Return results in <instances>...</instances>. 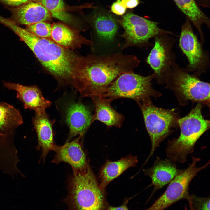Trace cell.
<instances>
[{
  "mask_svg": "<svg viewBox=\"0 0 210 210\" xmlns=\"http://www.w3.org/2000/svg\"><path fill=\"white\" fill-rule=\"evenodd\" d=\"M139 63L135 56L119 53L83 58L71 82L83 97L100 96L118 77L133 72Z\"/></svg>",
  "mask_w": 210,
  "mask_h": 210,
  "instance_id": "1",
  "label": "cell"
},
{
  "mask_svg": "<svg viewBox=\"0 0 210 210\" xmlns=\"http://www.w3.org/2000/svg\"><path fill=\"white\" fill-rule=\"evenodd\" d=\"M14 32L51 75L61 81L71 82L83 58H80L50 38L37 36L20 27L17 28Z\"/></svg>",
  "mask_w": 210,
  "mask_h": 210,
  "instance_id": "2",
  "label": "cell"
},
{
  "mask_svg": "<svg viewBox=\"0 0 210 210\" xmlns=\"http://www.w3.org/2000/svg\"><path fill=\"white\" fill-rule=\"evenodd\" d=\"M65 201L70 210H106L104 190H102L89 162L81 169L73 170Z\"/></svg>",
  "mask_w": 210,
  "mask_h": 210,
  "instance_id": "3",
  "label": "cell"
},
{
  "mask_svg": "<svg viewBox=\"0 0 210 210\" xmlns=\"http://www.w3.org/2000/svg\"><path fill=\"white\" fill-rule=\"evenodd\" d=\"M202 104L198 103L186 116L178 118L180 134L176 138L169 140L166 148L167 157L174 162L183 163L188 155L194 151L201 136L210 128V121L202 115Z\"/></svg>",
  "mask_w": 210,
  "mask_h": 210,
  "instance_id": "4",
  "label": "cell"
},
{
  "mask_svg": "<svg viewBox=\"0 0 210 210\" xmlns=\"http://www.w3.org/2000/svg\"><path fill=\"white\" fill-rule=\"evenodd\" d=\"M165 83L174 91L182 105L191 101L209 107V83L201 80L199 76L189 72L176 63L173 65Z\"/></svg>",
  "mask_w": 210,
  "mask_h": 210,
  "instance_id": "5",
  "label": "cell"
},
{
  "mask_svg": "<svg viewBox=\"0 0 210 210\" xmlns=\"http://www.w3.org/2000/svg\"><path fill=\"white\" fill-rule=\"evenodd\" d=\"M137 103L141 111L151 143V151L146 164L161 142L178 126V115L175 109L158 107L150 100Z\"/></svg>",
  "mask_w": 210,
  "mask_h": 210,
  "instance_id": "6",
  "label": "cell"
},
{
  "mask_svg": "<svg viewBox=\"0 0 210 210\" xmlns=\"http://www.w3.org/2000/svg\"><path fill=\"white\" fill-rule=\"evenodd\" d=\"M155 74L146 76L133 72L123 73L118 77L99 97L113 100L119 98L132 99L137 103L150 100L151 97H157L160 94L151 86V81Z\"/></svg>",
  "mask_w": 210,
  "mask_h": 210,
  "instance_id": "7",
  "label": "cell"
},
{
  "mask_svg": "<svg viewBox=\"0 0 210 210\" xmlns=\"http://www.w3.org/2000/svg\"><path fill=\"white\" fill-rule=\"evenodd\" d=\"M119 22L124 30L120 36L125 41L123 49L132 46H147L152 38L163 34L173 35L160 28L157 22L132 13L124 15Z\"/></svg>",
  "mask_w": 210,
  "mask_h": 210,
  "instance_id": "8",
  "label": "cell"
},
{
  "mask_svg": "<svg viewBox=\"0 0 210 210\" xmlns=\"http://www.w3.org/2000/svg\"><path fill=\"white\" fill-rule=\"evenodd\" d=\"M199 159L192 158L188 167L177 175L169 183L166 190L155 202L146 210H164L176 202L186 199L190 200L189 193L190 184L197 174L206 168L197 166Z\"/></svg>",
  "mask_w": 210,
  "mask_h": 210,
  "instance_id": "9",
  "label": "cell"
},
{
  "mask_svg": "<svg viewBox=\"0 0 210 210\" xmlns=\"http://www.w3.org/2000/svg\"><path fill=\"white\" fill-rule=\"evenodd\" d=\"M179 46L187 59L188 64L185 68L189 72L199 76L209 68L208 51L204 50L202 44L194 33L189 20L187 18L181 26Z\"/></svg>",
  "mask_w": 210,
  "mask_h": 210,
  "instance_id": "10",
  "label": "cell"
},
{
  "mask_svg": "<svg viewBox=\"0 0 210 210\" xmlns=\"http://www.w3.org/2000/svg\"><path fill=\"white\" fill-rule=\"evenodd\" d=\"M168 35L163 34L155 37L154 46L146 60L154 71L155 78L160 83H166L176 63V56L172 50L175 39Z\"/></svg>",
  "mask_w": 210,
  "mask_h": 210,
  "instance_id": "11",
  "label": "cell"
},
{
  "mask_svg": "<svg viewBox=\"0 0 210 210\" xmlns=\"http://www.w3.org/2000/svg\"><path fill=\"white\" fill-rule=\"evenodd\" d=\"M65 114L66 122L69 129L66 142L77 135L82 137L92 123V116L89 108L80 102H74L69 104Z\"/></svg>",
  "mask_w": 210,
  "mask_h": 210,
  "instance_id": "12",
  "label": "cell"
},
{
  "mask_svg": "<svg viewBox=\"0 0 210 210\" xmlns=\"http://www.w3.org/2000/svg\"><path fill=\"white\" fill-rule=\"evenodd\" d=\"M3 85L8 90L16 91V97L23 104L24 108L34 110L35 113L45 112L51 105V102L43 97L40 90L35 85L27 86L5 81Z\"/></svg>",
  "mask_w": 210,
  "mask_h": 210,
  "instance_id": "13",
  "label": "cell"
},
{
  "mask_svg": "<svg viewBox=\"0 0 210 210\" xmlns=\"http://www.w3.org/2000/svg\"><path fill=\"white\" fill-rule=\"evenodd\" d=\"M79 136L71 142H66L62 146L55 145L53 151L55 152L52 162L58 164L64 162L70 164L73 170H77L85 167L88 161L80 141Z\"/></svg>",
  "mask_w": 210,
  "mask_h": 210,
  "instance_id": "14",
  "label": "cell"
},
{
  "mask_svg": "<svg viewBox=\"0 0 210 210\" xmlns=\"http://www.w3.org/2000/svg\"><path fill=\"white\" fill-rule=\"evenodd\" d=\"M12 15L9 19L15 24L27 26L51 19L52 16L41 4L30 2L10 9Z\"/></svg>",
  "mask_w": 210,
  "mask_h": 210,
  "instance_id": "15",
  "label": "cell"
},
{
  "mask_svg": "<svg viewBox=\"0 0 210 210\" xmlns=\"http://www.w3.org/2000/svg\"><path fill=\"white\" fill-rule=\"evenodd\" d=\"M174 162L169 158L162 160L157 157L153 165L144 170L151 180L153 192L169 183L181 172Z\"/></svg>",
  "mask_w": 210,
  "mask_h": 210,
  "instance_id": "16",
  "label": "cell"
},
{
  "mask_svg": "<svg viewBox=\"0 0 210 210\" xmlns=\"http://www.w3.org/2000/svg\"><path fill=\"white\" fill-rule=\"evenodd\" d=\"M32 121L38 138L37 148L42 150L40 160L44 161L48 153L53 150L56 145L52 130L53 122L46 112L39 114L35 113Z\"/></svg>",
  "mask_w": 210,
  "mask_h": 210,
  "instance_id": "17",
  "label": "cell"
},
{
  "mask_svg": "<svg viewBox=\"0 0 210 210\" xmlns=\"http://www.w3.org/2000/svg\"><path fill=\"white\" fill-rule=\"evenodd\" d=\"M138 162L137 157L130 155L116 161L107 160L101 167L99 173V186L104 190L113 179L128 168L135 166Z\"/></svg>",
  "mask_w": 210,
  "mask_h": 210,
  "instance_id": "18",
  "label": "cell"
},
{
  "mask_svg": "<svg viewBox=\"0 0 210 210\" xmlns=\"http://www.w3.org/2000/svg\"><path fill=\"white\" fill-rule=\"evenodd\" d=\"M92 98L95 108L92 123L98 120L109 127H120L123 121L124 117L111 106V103L113 100L99 96Z\"/></svg>",
  "mask_w": 210,
  "mask_h": 210,
  "instance_id": "19",
  "label": "cell"
},
{
  "mask_svg": "<svg viewBox=\"0 0 210 210\" xmlns=\"http://www.w3.org/2000/svg\"><path fill=\"white\" fill-rule=\"evenodd\" d=\"M51 39L67 49L79 47L83 44H92L91 41L81 37L68 26L60 23L52 24Z\"/></svg>",
  "mask_w": 210,
  "mask_h": 210,
  "instance_id": "20",
  "label": "cell"
},
{
  "mask_svg": "<svg viewBox=\"0 0 210 210\" xmlns=\"http://www.w3.org/2000/svg\"><path fill=\"white\" fill-rule=\"evenodd\" d=\"M180 9L185 14L198 31L201 42L205 41L202 26L210 27V20L199 8L194 0H174Z\"/></svg>",
  "mask_w": 210,
  "mask_h": 210,
  "instance_id": "21",
  "label": "cell"
},
{
  "mask_svg": "<svg viewBox=\"0 0 210 210\" xmlns=\"http://www.w3.org/2000/svg\"><path fill=\"white\" fill-rule=\"evenodd\" d=\"M23 123L19 111L8 103L0 102V133L9 134Z\"/></svg>",
  "mask_w": 210,
  "mask_h": 210,
  "instance_id": "22",
  "label": "cell"
},
{
  "mask_svg": "<svg viewBox=\"0 0 210 210\" xmlns=\"http://www.w3.org/2000/svg\"><path fill=\"white\" fill-rule=\"evenodd\" d=\"M95 31L101 39L105 41H112L118 30V25L116 19L107 14H99L93 20Z\"/></svg>",
  "mask_w": 210,
  "mask_h": 210,
  "instance_id": "23",
  "label": "cell"
},
{
  "mask_svg": "<svg viewBox=\"0 0 210 210\" xmlns=\"http://www.w3.org/2000/svg\"><path fill=\"white\" fill-rule=\"evenodd\" d=\"M37 2L43 5L55 18L67 23L73 22V17L66 11L63 0H37Z\"/></svg>",
  "mask_w": 210,
  "mask_h": 210,
  "instance_id": "24",
  "label": "cell"
},
{
  "mask_svg": "<svg viewBox=\"0 0 210 210\" xmlns=\"http://www.w3.org/2000/svg\"><path fill=\"white\" fill-rule=\"evenodd\" d=\"M25 29L37 36L51 39L52 24L46 22L27 26Z\"/></svg>",
  "mask_w": 210,
  "mask_h": 210,
  "instance_id": "25",
  "label": "cell"
},
{
  "mask_svg": "<svg viewBox=\"0 0 210 210\" xmlns=\"http://www.w3.org/2000/svg\"><path fill=\"white\" fill-rule=\"evenodd\" d=\"M190 197V201L195 210H210L209 197H201L193 194Z\"/></svg>",
  "mask_w": 210,
  "mask_h": 210,
  "instance_id": "26",
  "label": "cell"
},
{
  "mask_svg": "<svg viewBox=\"0 0 210 210\" xmlns=\"http://www.w3.org/2000/svg\"><path fill=\"white\" fill-rule=\"evenodd\" d=\"M127 8L122 0H117L112 4L111 10L112 12L116 15H122L125 13Z\"/></svg>",
  "mask_w": 210,
  "mask_h": 210,
  "instance_id": "27",
  "label": "cell"
},
{
  "mask_svg": "<svg viewBox=\"0 0 210 210\" xmlns=\"http://www.w3.org/2000/svg\"><path fill=\"white\" fill-rule=\"evenodd\" d=\"M37 0H0V2L13 6H19L23 4L32 1L37 2Z\"/></svg>",
  "mask_w": 210,
  "mask_h": 210,
  "instance_id": "28",
  "label": "cell"
},
{
  "mask_svg": "<svg viewBox=\"0 0 210 210\" xmlns=\"http://www.w3.org/2000/svg\"><path fill=\"white\" fill-rule=\"evenodd\" d=\"M127 8L132 9L136 7L139 3V0H122Z\"/></svg>",
  "mask_w": 210,
  "mask_h": 210,
  "instance_id": "29",
  "label": "cell"
},
{
  "mask_svg": "<svg viewBox=\"0 0 210 210\" xmlns=\"http://www.w3.org/2000/svg\"><path fill=\"white\" fill-rule=\"evenodd\" d=\"M127 201H126L121 206L118 207H113L110 206H108L106 210H129L127 206Z\"/></svg>",
  "mask_w": 210,
  "mask_h": 210,
  "instance_id": "30",
  "label": "cell"
},
{
  "mask_svg": "<svg viewBox=\"0 0 210 210\" xmlns=\"http://www.w3.org/2000/svg\"><path fill=\"white\" fill-rule=\"evenodd\" d=\"M188 202L189 203V204L190 205V207L189 210H195L194 209V208L192 206V205L191 202H190V201ZM185 210H188V209L186 208Z\"/></svg>",
  "mask_w": 210,
  "mask_h": 210,
  "instance_id": "31",
  "label": "cell"
},
{
  "mask_svg": "<svg viewBox=\"0 0 210 210\" xmlns=\"http://www.w3.org/2000/svg\"><path fill=\"white\" fill-rule=\"evenodd\" d=\"M10 135H12L11 134H10ZM12 136L13 137V139H14L13 137V136L12 135ZM13 136H14V135H13ZM15 147H16V146H15ZM16 153H17V150H16ZM16 158H15V159H16ZM15 161H14V162H15ZM14 163H13V164H14ZM13 166H12V167H13ZM12 167H11V168H12ZM7 172H6V173H7Z\"/></svg>",
  "mask_w": 210,
  "mask_h": 210,
  "instance_id": "32",
  "label": "cell"
}]
</instances>
